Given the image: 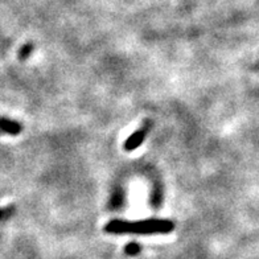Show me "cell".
<instances>
[{
    "label": "cell",
    "mask_w": 259,
    "mask_h": 259,
    "mask_svg": "<svg viewBox=\"0 0 259 259\" xmlns=\"http://www.w3.org/2000/svg\"><path fill=\"white\" fill-rule=\"evenodd\" d=\"M175 229V224L167 220H144V221L128 222L114 220L106 225L105 230L111 234H167Z\"/></svg>",
    "instance_id": "6da1fadb"
},
{
    "label": "cell",
    "mask_w": 259,
    "mask_h": 259,
    "mask_svg": "<svg viewBox=\"0 0 259 259\" xmlns=\"http://www.w3.org/2000/svg\"><path fill=\"white\" fill-rule=\"evenodd\" d=\"M147 134H148V124H144L143 127H140L139 130H137L131 137H128V139H127L126 143H124V150L126 151L137 150L140 144H143L144 139H146L147 137Z\"/></svg>",
    "instance_id": "7a4b0ae2"
},
{
    "label": "cell",
    "mask_w": 259,
    "mask_h": 259,
    "mask_svg": "<svg viewBox=\"0 0 259 259\" xmlns=\"http://www.w3.org/2000/svg\"><path fill=\"white\" fill-rule=\"evenodd\" d=\"M0 130L11 135H17L21 133V126L15 120H10L7 118H0Z\"/></svg>",
    "instance_id": "3957f363"
},
{
    "label": "cell",
    "mask_w": 259,
    "mask_h": 259,
    "mask_svg": "<svg viewBox=\"0 0 259 259\" xmlns=\"http://www.w3.org/2000/svg\"><path fill=\"white\" fill-rule=\"evenodd\" d=\"M126 252L131 256L137 255V254L140 252V246L138 245V243H128V245L126 246Z\"/></svg>",
    "instance_id": "277c9868"
},
{
    "label": "cell",
    "mask_w": 259,
    "mask_h": 259,
    "mask_svg": "<svg viewBox=\"0 0 259 259\" xmlns=\"http://www.w3.org/2000/svg\"><path fill=\"white\" fill-rule=\"evenodd\" d=\"M32 51H33V45L25 44L20 51V58H21V60H25V58L29 57V55L32 53Z\"/></svg>",
    "instance_id": "5b68a950"
},
{
    "label": "cell",
    "mask_w": 259,
    "mask_h": 259,
    "mask_svg": "<svg viewBox=\"0 0 259 259\" xmlns=\"http://www.w3.org/2000/svg\"><path fill=\"white\" fill-rule=\"evenodd\" d=\"M15 211V206H7V208L0 209V221L4 219H7L8 215H11Z\"/></svg>",
    "instance_id": "8992f818"
}]
</instances>
